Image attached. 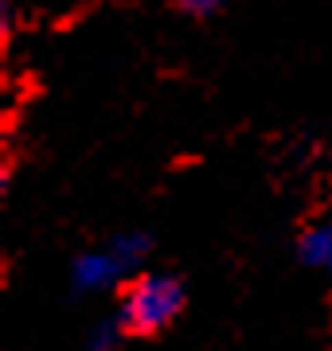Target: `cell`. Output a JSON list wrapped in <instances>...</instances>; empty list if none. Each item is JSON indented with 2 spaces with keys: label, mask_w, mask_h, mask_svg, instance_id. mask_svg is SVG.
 Returning a JSON list of instances; mask_svg holds the SVG:
<instances>
[{
  "label": "cell",
  "mask_w": 332,
  "mask_h": 351,
  "mask_svg": "<svg viewBox=\"0 0 332 351\" xmlns=\"http://www.w3.org/2000/svg\"><path fill=\"white\" fill-rule=\"evenodd\" d=\"M297 254H301V262L320 269V274L332 277V223H317L309 226L301 242H297Z\"/></svg>",
  "instance_id": "cell-3"
},
{
  "label": "cell",
  "mask_w": 332,
  "mask_h": 351,
  "mask_svg": "<svg viewBox=\"0 0 332 351\" xmlns=\"http://www.w3.org/2000/svg\"><path fill=\"white\" fill-rule=\"evenodd\" d=\"M121 336H129V332L114 313L110 320H98V324H94V332H90V351H117Z\"/></svg>",
  "instance_id": "cell-4"
},
{
  "label": "cell",
  "mask_w": 332,
  "mask_h": 351,
  "mask_svg": "<svg viewBox=\"0 0 332 351\" xmlns=\"http://www.w3.org/2000/svg\"><path fill=\"white\" fill-rule=\"evenodd\" d=\"M145 258H149V234H114L98 250L78 254L75 265H71V281H75L78 293L114 289L121 281H133Z\"/></svg>",
  "instance_id": "cell-2"
},
{
  "label": "cell",
  "mask_w": 332,
  "mask_h": 351,
  "mask_svg": "<svg viewBox=\"0 0 332 351\" xmlns=\"http://www.w3.org/2000/svg\"><path fill=\"white\" fill-rule=\"evenodd\" d=\"M184 281L172 274H137L121 289V304H117V320L126 324L129 336H153L168 328L184 313Z\"/></svg>",
  "instance_id": "cell-1"
},
{
  "label": "cell",
  "mask_w": 332,
  "mask_h": 351,
  "mask_svg": "<svg viewBox=\"0 0 332 351\" xmlns=\"http://www.w3.org/2000/svg\"><path fill=\"white\" fill-rule=\"evenodd\" d=\"M176 4H180L188 16H211V12H219L227 0H176Z\"/></svg>",
  "instance_id": "cell-5"
}]
</instances>
